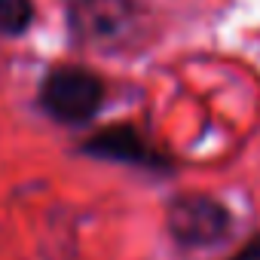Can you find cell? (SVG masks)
Segmentation results:
<instances>
[{"label": "cell", "instance_id": "6da1fadb", "mask_svg": "<svg viewBox=\"0 0 260 260\" xmlns=\"http://www.w3.org/2000/svg\"><path fill=\"white\" fill-rule=\"evenodd\" d=\"M104 101V83L77 64H64L49 71L40 89V107L64 125H83L89 122Z\"/></svg>", "mask_w": 260, "mask_h": 260}, {"label": "cell", "instance_id": "7a4b0ae2", "mask_svg": "<svg viewBox=\"0 0 260 260\" xmlns=\"http://www.w3.org/2000/svg\"><path fill=\"white\" fill-rule=\"evenodd\" d=\"M135 0H71V31L80 43L113 49L135 31Z\"/></svg>", "mask_w": 260, "mask_h": 260}, {"label": "cell", "instance_id": "3957f363", "mask_svg": "<svg viewBox=\"0 0 260 260\" xmlns=\"http://www.w3.org/2000/svg\"><path fill=\"white\" fill-rule=\"evenodd\" d=\"M230 230V211L211 196H178L169 205V233L187 248L214 245Z\"/></svg>", "mask_w": 260, "mask_h": 260}, {"label": "cell", "instance_id": "277c9868", "mask_svg": "<svg viewBox=\"0 0 260 260\" xmlns=\"http://www.w3.org/2000/svg\"><path fill=\"white\" fill-rule=\"evenodd\" d=\"M89 156L98 159H113V162H132V166H153L159 169L162 159L144 144V138L135 132L132 125H113L107 132H98L92 141H86L83 147Z\"/></svg>", "mask_w": 260, "mask_h": 260}, {"label": "cell", "instance_id": "5b68a950", "mask_svg": "<svg viewBox=\"0 0 260 260\" xmlns=\"http://www.w3.org/2000/svg\"><path fill=\"white\" fill-rule=\"evenodd\" d=\"M31 19H34L31 0H0V34L7 37L25 34Z\"/></svg>", "mask_w": 260, "mask_h": 260}, {"label": "cell", "instance_id": "8992f818", "mask_svg": "<svg viewBox=\"0 0 260 260\" xmlns=\"http://www.w3.org/2000/svg\"><path fill=\"white\" fill-rule=\"evenodd\" d=\"M230 260H260V233H257V236H254L242 251H239V254H233Z\"/></svg>", "mask_w": 260, "mask_h": 260}]
</instances>
